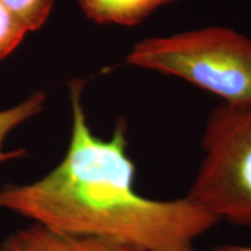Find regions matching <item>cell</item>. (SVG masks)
Wrapping results in <instances>:
<instances>
[{
  "instance_id": "obj_1",
  "label": "cell",
  "mask_w": 251,
  "mask_h": 251,
  "mask_svg": "<svg viewBox=\"0 0 251 251\" xmlns=\"http://www.w3.org/2000/svg\"><path fill=\"white\" fill-rule=\"evenodd\" d=\"M85 81L69 83L72 127L67 152L33 183L0 188V208L61 233L91 235L144 251H198L194 241L220 220L185 196L151 199L137 192L128 155V126L119 119L109 139L91 130L81 103Z\"/></svg>"
},
{
  "instance_id": "obj_2",
  "label": "cell",
  "mask_w": 251,
  "mask_h": 251,
  "mask_svg": "<svg viewBox=\"0 0 251 251\" xmlns=\"http://www.w3.org/2000/svg\"><path fill=\"white\" fill-rule=\"evenodd\" d=\"M129 64L172 75L228 103H251V40L230 28L208 27L136 43Z\"/></svg>"
},
{
  "instance_id": "obj_3",
  "label": "cell",
  "mask_w": 251,
  "mask_h": 251,
  "mask_svg": "<svg viewBox=\"0 0 251 251\" xmlns=\"http://www.w3.org/2000/svg\"><path fill=\"white\" fill-rule=\"evenodd\" d=\"M202 149L186 197L220 222L251 228V103L222 102L213 109Z\"/></svg>"
},
{
  "instance_id": "obj_4",
  "label": "cell",
  "mask_w": 251,
  "mask_h": 251,
  "mask_svg": "<svg viewBox=\"0 0 251 251\" xmlns=\"http://www.w3.org/2000/svg\"><path fill=\"white\" fill-rule=\"evenodd\" d=\"M0 251H144L109 238L52 230L39 224L9 234Z\"/></svg>"
},
{
  "instance_id": "obj_5",
  "label": "cell",
  "mask_w": 251,
  "mask_h": 251,
  "mask_svg": "<svg viewBox=\"0 0 251 251\" xmlns=\"http://www.w3.org/2000/svg\"><path fill=\"white\" fill-rule=\"evenodd\" d=\"M177 0H78L85 17L96 24L134 27L157 8Z\"/></svg>"
},
{
  "instance_id": "obj_6",
  "label": "cell",
  "mask_w": 251,
  "mask_h": 251,
  "mask_svg": "<svg viewBox=\"0 0 251 251\" xmlns=\"http://www.w3.org/2000/svg\"><path fill=\"white\" fill-rule=\"evenodd\" d=\"M45 102L46 94L43 92H35L20 105L0 112V164L27 156V151L25 149L6 151L4 150L5 140L15 127L42 112Z\"/></svg>"
},
{
  "instance_id": "obj_7",
  "label": "cell",
  "mask_w": 251,
  "mask_h": 251,
  "mask_svg": "<svg viewBox=\"0 0 251 251\" xmlns=\"http://www.w3.org/2000/svg\"><path fill=\"white\" fill-rule=\"evenodd\" d=\"M17 17L27 31L36 30L45 25L55 0H1Z\"/></svg>"
},
{
  "instance_id": "obj_8",
  "label": "cell",
  "mask_w": 251,
  "mask_h": 251,
  "mask_svg": "<svg viewBox=\"0 0 251 251\" xmlns=\"http://www.w3.org/2000/svg\"><path fill=\"white\" fill-rule=\"evenodd\" d=\"M26 33L20 20L0 0V61L20 45Z\"/></svg>"
},
{
  "instance_id": "obj_9",
  "label": "cell",
  "mask_w": 251,
  "mask_h": 251,
  "mask_svg": "<svg viewBox=\"0 0 251 251\" xmlns=\"http://www.w3.org/2000/svg\"><path fill=\"white\" fill-rule=\"evenodd\" d=\"M214 251H251V246H240V244H222L216 247Z\"/></svg>"
}]
</instances>
